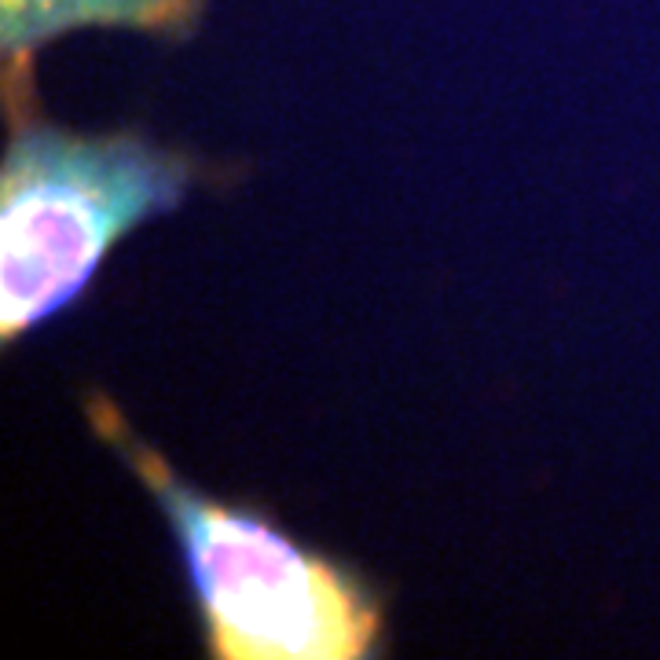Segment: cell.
I'll return each mask as SVG.
<instances>
[{
    "label": "cell",
    "instance_id": "obj_1",
    "mask_svg": "<svg viewBox=\"0 0 660 660\" xmlns=\"http://www.w3.org/2000/svg\"><path fill=\"white\" fill-rule=\"evenodd\" d=\"M89 419L169 522L209 653L220 660H357L374 650L382 612L357 576L298 547L254 511L181 481L128 433L111 400H96Z\"/></svg>",
    "mask_w": 660,
    "mask_h": 660
},
{
    "label": "cell",
    "instance_id": "obj_2",
    "mask_svg": "<svg viewBox=\"0 0 660 660\" xmlns=\"http://www.w3.org/2000/svg\"><path fill=\"white\" fill-rule=\"evenodd\" d=\"M192 162L128 133L78 136L22 122L0 169V334L63 312L111 246L181 203Z\"/></svg>",
    "mask_w": 660,
    "mask_h": 660
},
{
    "label": "cell",
    "instance_id": "obj_3",
    "mask_svg": "<svg viewBox=\"0 0 660 660\" xmlns=\"http://www.w3.org/2000/svg\"><path fill=\"white\" fill-rule=\"evenodd\" d=\"M195 0H0V44L27 59L38 44L78 27L181 30Z\"/></svg>",
    "mask_w": 660,
    "mask_h": 660
}]
</instances>
